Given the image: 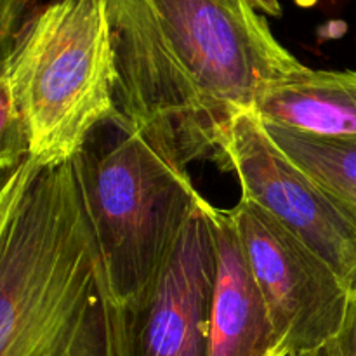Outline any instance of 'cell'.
I'll return each instance as SVG.
<instances>
[{"instance_id": "cell-3", "label": "cell", "mask_w": 356, "mask_h": 356, "mask_svg": "<svg viewBox=\"0 0 356 356\" xmlns=\"http://www.w3.org/2000/svg\"><path fill=\"white\" fill-rule=\"evenodd\" d=\"M73 163L111 289L125 306L152 284L204 197L186 169L115 113Z\"/></svg>"}, {"instance_id": "cell-7", "label": "cell", "mask_w": 356, "mask_h": 356, "mask_svg": "<svg viewBox=\"0 0 356 356\" xmlns=\"http://www.w3.org/2000/svg\"><path fill=\"white\" fill-rule=\"evenodd\" d=\"M212 205L202 200L152 284L127 302V356H207L216 287Z\"/></svg>"}, {"instance_id": "cell-2", "label": "cell", "mask_w": 356, "mask_h": 356, "mask_svg": "<svg viewBox=\"0 0 356 356\" xmlns=\"http://www.w3.org/2000/svg\"><path fill=\"white\" fill-rule=\"evenodd\" d=\"M0 356H127L73 159L37 170L0 247Z\"/></svg>"}, {"instance_id": "cell-6", "label": "cell", "mask_w": 356, "mask_h": 356, "mask_svg": "<svg viewBox=\"0 0 356 356\" xmlns=\"http://www.w3.org/2000/svg\"><path fill=\"white\" fill-rule=\"evenodd\" d=\"M221 165L238 176L242 198L294 233L355 294L356 229L322 188L278 148L254 110L233 122L221 148Z\"/></svg>"}, {"instance_id": "cell-9", "label": "cell", "mask_w": 356, "mask_h": 356, "mask_svg": "<svg viewBox=\"0 0 356 356\" xmlns=\"http://www.w3.org/2000/svg\"><path fill=\"white\" fill-rule=\"evenodd\" d=\"M252 110L268 125L318 138H356V72L305 66L266 83Z\"/></svg>"}, {"instance_id": "cell-16", "label": "cell", "mask_w": 356, "mask_h": 356, "mask_svg": "<svg viewBox=\"0 0 356 356\" xmlns=\"http://www.w3.org/2000/svg\"><path fill=\"white\" fill-rule=\"evenodd\" d=\"M355 296H356V292H355Z\"/></svg>"}, {"instance_id": "cell-1", "label": "cell", "mask_w": 356, "mask_h": 356, "mask_svg": "<svg viewBox=\"0 0 356 356\" xmlns=\"http://www.w3.org/2000/svg\"><path fill=\"white\" fill-rule=\"evenodd\" d=\"M115 52V115L186 169L221 163L238 115L305 68L249 0H101Z\"/></svg>"}, {"instance_id": "cell-11", "label": "cell", "mask_w": 356, "mask_h": 356, "mask_svg": "<svg viewBox=\"0 0 356 356\" xmlns=\"http://www.w3.org/2000/svg\"><path fill=\"white\" fill-rule=\"evenodd\" d=\"M9 59L0 65V172L16 169L30 156V138L10 80Z\"/></svg>"}, {"instance_id": "cell-13", "label": "cell", "mask_w": 356, "mask_h": 356, "mask_svg": "<svg viewBox=\"0 0 356 356\" xmlns=\"http://www.w3.org/2000/svg\"><path fill=\"white\" fill-rule=\"evenodd\" d=\"M40 167L31 156H28L21 165L6 172L0 179V247L28 184Z\"/></svg>"}, {"instance_id": "cell-8", "label": "cell", "mask_w": 356, "mask_h": 356, "mask_svg": "<svg viewBox=\"0 0 356 356\" xmlns=\"http://www.w3.org/2000/svg\"><path fill=\"white\" fill-rule=\"evenodd\" d=\"M216 287L207 356H282L263 294L252 277L229 211L211 209Z\"/></svg>"}, {"instance_id": "cell-15", "label": "cell", "mask_w": 356, "mask_h": 356, "mask_svg": "<svg viewBox=\"0 0 356 356\" xmlns=\"http://www.w3.org/2000/svg\"><path fill=\"white\" fill-rule=\"evenodd\" d=\"M252 3L254 9H257L259 13L266 14V16H282V6L278 0H249Z\"/></svg>"}, {"instance_id": "cell-10", "label": "cell", "mask_w": 356, "mask_h": 356, "mask_svg": "<svg viewBox=\"0 0 356 356\" xmlns=\"http://www.w3.org/2000/svg\"><path fill=\"white\" fill-rule=\"evenodd\" d=\"M263 125L278 148L322 188L356 229V138H318Z\"/></svg>"}, {"instance_id": "cell-12", "label": "cell", "mask_w": 356, "mask_h": 356, "mask_svg": "<svg viewBox=\"0 0 356 356\" xmlns=\"http://www.w3.org/2000/svg\"><path fill=\"white\" fill-rule=\"evenodd\" d=\"M42 9V0H0V65L13 54L21 33Z\"/></svg>"}, {"instance_id": "cell-4", "label": "cell", "mask_w": 356, "mask_h": 356, "mask_svg": "<svg viewBox=\"0 0 356 356\" xmlns=\"http://www.w3.org/2000/svg\"><path fill=\"white\" fill-rule=\"evenodd\" d=\"M26 122L30 156L42 167L79 155L115 113L117 68L101 0H51L31 17L9 59Z\"/></svg>"}, {"instance_id": "cell-5", "label": "cell", "mask_w": 356, "mask_h": 356, "mask_svg": "<svg viewBox=\"0 0 356 356\" xmlns=\"http://www.w3.org/2000/svg\"><path fill=\"white\" fill-rule=\"evenodd\" d=\"M263 294L282 356L316 350L339 334L353 292L294 233L247 198L229 209Z\"/></svg>"}, {"instance_id": "cell-14", "label": "cell", "mask_w": 356, "mask_h": 356, "mask_svg": "<svg viewBox=\"0 0 356 356\" xmlns=\"http://www.w3.org/2000/svg\"><path fill=\"white\" fill-rule=\"evenodd\" d=\"M292 356H356V296L351 298L346 322L334 339L316 350L301 351Z\"/></svg>"}]
</instances>
